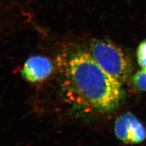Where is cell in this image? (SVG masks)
Returning a JSON list of instances; mask_svg holds the SVG:
<instances>
[{
	"label": "cell",
	"mask_w": 146,
	"mask_h": 146,
	"mask_svg": "<svg viewBox=\"0 0 146 146\" xmlns=\"http://www.w3.org/2000/svg\"><path fill=\"white\" fill-rule=\"evenodd\" d=\"M133 81L138 88L146 91V70L142 69L135 74L133 78Z\"/></svg>",
	"instance_id": "obj_5"
},
{
	"label": "cell",
	"mask_w": 146,
	"mask_h": 146,
	"mask_svg": "<svg viewBox=\"0 0 146 146\" xmlns=\"http://www.w3.org/2000/svg\"><path fill=\"white\" fill-rule=\"evenodd\" d=\"M52 70V63L49 59L34 56L27 60L22 70V75L31 82H36L47 78Z\"/></svg>",
	"instance_id": "obj_4"
},
{
	"label": "cell",
	"mask_w": 146,
	"mask_h": 146,
	"mask_svg": "<svg viewBox=\"0 0 146 146\" xmlns=\"http://www.w3.org/2000/svg\"><path fill=\"white\" fill-rule=\"evenodd\" d=\"M62 62L61 88L69 104L97 113L111 111L120 105L124 94L121 84L104 72L89 52H73Z\"/></svg>",
	"instance_id": "obj_1"
},
{
	"label": "cell",
	"mask_w": 146,
	"mask_h": 146,
	"mask_svg": "<svg viewBox=\"0 0 146 146\" xmlns=\"http://www.w3.org/2000/svg\"><path fill=\"white\" fill-rule=\"evenodd\" d=\"M90 50L100 67L121 84L128 78L132 71L131 62L119 48L108 41L95 40Z\"/></svg>",
	"instance_id": "obj_2"
},
{
	"label": "cell",
	"mask_w": 146,
	"mask_h": 146,
	"mask_svg": "<svg viewBox=\"0 0 146 146\" xmlns=\"http://www.w3.org/2000/svg\"><path fill=\"white\" fill-rule=\"evenodd\" d=\"M137 57L139 66L142 69L146 70V40L142 42L138 48Z\"/></svg>",
	"instance_id": "obj_6"
},
{
	"label": "cell",
	"mask_w": 146,
	"mask_h": 146,
	"mask_svg": "<svg viewBox=\"0 0 146 146\" xmlns=\"http://www.w3.org/2000/svg\"><path fill=\"white\" fill-rule=\"evenodd\" d=\"M115 134L127 143H139L146 139L145 127L131 113H126L116 120Z\"/></svg>",
	"instance_id": "obj_3"
}]
</instances>
